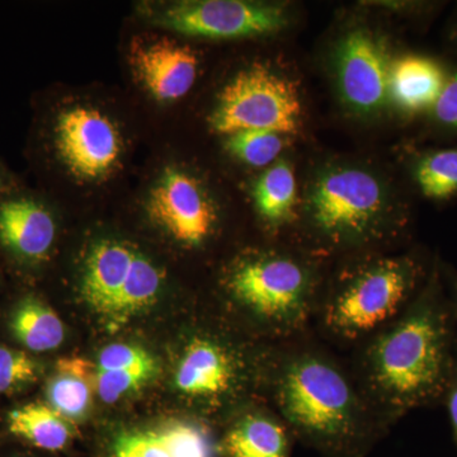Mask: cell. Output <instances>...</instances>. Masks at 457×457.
Segmentation results:
<instances>
[{
  "label": "cell",
  "mask_w": 457,
  "mask_h": 457,
  "mask_svg": "<svg viewBox=\"0 0 457 457\" xmlns=\"http://www.w3.org/2000/svg\"><path fill=\"white\" fill-rule=\"evenodd\" d=\"M266 400L294 438L327 457H362L389 427L350 361L317 337L278 345Z\"/></svg>",
  "instance_id": "cell-1"
},
{
  "label": "cell",
  "mask_w": 457,
  "mask_h": 457,
  "mask_svg": "<svg viewBox=\"0 0 457 457\" xmlns=\"http://www.w3.org/2000/svg\"><path fill=\"white\" fill-rule=\"evenodd\" d=\"M345 357L389 428L416 409L441 405L457 354L437 262L404 314Z\"/></svg>",
  "instance_id": "cell-2"
},
{
  "label": "cell",
  "mask_w": 457,
  "mask_h": 457,
  "mask_svg": "<svg viewBox=\"0 0 457 457\" xmlns=\"http://www.w3.org/2000/svg\"><path fill=\"white\" fill-rule=\"evenodd\" d=\"M431 270L414 254L356 255L324 282L312 335L347 356L404 314Z\"/></svg>",
  "instance_id": "cell-3"
},
{
  "label": "cell",
  "mask_w": 457,
  "mask_h": 457,
  "mask_svg": "<svg viewBox=\"0 0 457 457\" xmlns=\"http://www.w3.org/2000/svg\"><path fill=\"white\" fill-rule=\"evenodd\" d=\"M324 282L309 258L270 249L240 258L224 288L267 342L282 345L312 333Z\"/></svg>",
  "instance_id": "cell-4"
},
{
  "label": "cell",
  "mask_w": 457,
  "mask_h": 457,
  "mask_svg": "<svg viewBox=\"0 0 457 457\" xmlns=\"http://www.w3.org/2000/svg\"><path fill=\"white\" fill-rule=\"evenodd\" d=\"M306 210L312 245L328 253H372V246L392 242L404 225L380 180L360 168L323 171Z\"/></svg>",
  "instance_id": "cell-5"
},
{
  "label": "cell",
  "mask_w": 457,
  "mask_h": 457,
  "mask_svg": "<svg viewBox=\"0 0 457 457\" xmlns=\"http://www.w3.org/2000/svg\"><path fill=\"white\" fill-rule=\"evenodd\" d=\"M302 104L296 87L263 64L243 69L225 86L210 126L219 134L266 130L295 134L299 129Z\"/></svg>",
  "instance_id": "cell-6"
},
{
  "label": "cell",
  "mask_w": 457,
  "mask_h": 457,
  "mask_svg": "<svg viewBox=\"0 0 457 457\" xmlns=\"http://www.w3.org/2000/svg\"><path fill=\"white\" fill-rule=\"evenodd\" d=\"M278 345L269 356L248 360L242 350L224 339L210 335L194 336L177 366V389L210 407H221L245 389L248 384L246 378L269 386Z\"/></svg>",
  "instance_id": "cell-7"
},
{
  "label": "cell",
  "mask_w": 457,
  "mask_h": 457,
  "mask_svg": "<svg viewBox=\"0 0 457 457\" xmlns=\"http://www.w3.org/2000/svg\"><path fill=\"white\" fill-rule=\"evenodd\" d=\"M155 23L203 38H243L272 35L287 25L284 7L240 0L182 2L155 14Z\"/></svg>",
  "instance_id": "cell-8"
},
{
  "label": "cell",
  "mask_w": 457,
  "mask_h": 457,
  "mask_svg": "<svg viewBox=\"0 0 457 457\" xmlns=\"http://www.w3.org/2000/svg\"><path fill=\"white\" fill-rule=\"evenodd\" d=\"M390 62L383 42L366 29H352L336 51L339 95L353 112L375 114L389 99Z\"/></svg>",
  "instance_id": "cell-9"
},
{
  "label": "cell",
  "mask_w": 457,
  "mask_h": 457,
  "mask_svg": "<svg viewBox=\"0 0 457 457\" xmlns=\"http://www.w3.org/2000/svg\"><path fill=\"white\" fill-rule=\"evenodd\" d=\"M150 219L180 245L201 246L215 233L218 212L194 177L170 168L147 200Z\"/></svg>",
  "instance_id": "cell-10"
},
{
  "label": "cell",
  "mask_w": 457,
  "mask_h": 457,
  "mask_svg": "<svg viewBox=\"0 0 457 457\" xmlns=\"http://www.w3.org/2000/svg\"><path fill=\"white\" fill-rule=\"evenodd\" d=\"M57 153L78 179L106 176L119 161L121 139L112 121L95 108L75 107L57 117Z\"/></svg>",
  "instance_id": "cell-11"
},
{
  "label": "cell",
  "mask_w": 457,
  "mask_h": 457,
  "mask_svg": "<svg viewBox=\"0 0 457 457\" xmlns=\"http://www.w3.org/2000/svg\"><path fill=\"white\" fill-rule=\"evenodd\" d=\"M130 62L143 86L162 102L185 97L197 78L196 53L167 37L135 38Z\"/></svg>",
  "instance_id": "cell-12"
},
{
  "label": "cell",
  "mask_w": 457,
  "mask_h": 457,
  "mask_svg": "<svg viewBox=\"0 0 457 457\" xmlns=\"http://www.w3.org/2000/svg\"><path fill=\"white\" fill-rule=\"evenodd\" d=\"M56 224L44 204L31 197H14L0 204V243L18 260L37 263L49 255Z\"/></svg>",
  "instance_id": "cell-13"
},
{
  "label": "cell",
  "mask_w": 457,
  "mask_h": 457,
  "mask_svg": "<svg viewBox=\"0 0 457 457\" xmlns=\"http://www.w3.org/2000/svg\"><path fill=\"white\" fill-rule=\"evenodd\" d=\"M293 438L275 409L261 405L230 420L220 450L227 457H290Z\"/></svg>",
  "instance_id": "cell-14"
},
{
  "label": "cell",
  "mask_w": 457,
  "mask_h": 457,
  "mask_svg": "<svg viewBox=\"0 0 457 457\" xmlns=\"http://www.w3.org/2000/svg\"><path fill=\"white\" fill-rule=\"evenodd\" d=\"M449 71L437 60L408 54L390 65L389 101L405 116L431 112Z\"/></svg>",
  "instance_id": "cell-15"
},
{
  "label": "cell",
  "mask_w": 457,
  "mask_h": 457,
  "mask_svg": "<svg viewBox=\"0 0 457 457\" xmlns=\"http://www.w3.org/2000/svg\"><path fill=\"white\" fill-rule=\"evenodd\" d=\"M137 251L114 240L93 245L84 264L82 296L92 311L110 319Z\"/></svg>",
  "instance_id": "cell-16"
},
{
  "label": "cell",
  "mask_w": 457,
  "mask_h": 457,
  "mask_svg": "<svg viewBox=\"0 0 457 457\" xmlns=\"http://www.w3.org/2000/svg\"><path fill=\"white\" fill-rule=\"evenodd\" d=\"M96 376V363L82 357H66L57 361L46 389L50 407L71 422L82 420L92 405Z\"/></svg>",
  "instance_id": "cell-17"
},
{
  "label": "cell",
  "mask_w": 457,
  "mask_h": 457,
  "mask_svg": "<svg viewBox=\"0 0 457 457\" xmlns=\"http://www.w3.org/2000/svg\"><path fill=\"white\" fill-rule=\"evenodd\" d=\"M254 204L264 224L273 230L297 219V183L293 167L281 161L264 170L254 186Z\"/></svg>",
  "instance_id": "cell-18"
},
{
  "label": "cell",
  "mask_w": 457,
  "mask_h": 457,
  "mask_svg": "<svg viewBox=\"0 0 457 457\" xmlns=\"http://www.w3.org/2000/svg\"><path fill=\"white\" fill-rule=\"evenodd\" d=\"M8 429L21 440L45 451L65 449L75 436L73 422L42 403L13 409L8 416Z\"/></svg>",
  "instance_id": "cell-19"
},
{
  "label": "cell",
  "mask_w": 457,
  "mask_h": 457,
  "mask_svg": "<svg viewBox=\"0 0 457 457\" xmlns=\"http://www.w3.org/2000/svg\"><path fill=\"white\" fill-rule=\"evenodd\" d=\"M11 329L17 341L32 352L55 350L65 338L64 323L59 315L32 296L23 299L14 309Z\"/></svg>",
  "instance_id": "cell-20"
},
{
  "label": "cell",
  "mask_w": 457,
  "mask_h": 457,
  "mask_svg": "<svg viewBox=\"0 0 457 457\" xmlns=\"http://www.w3.org/2000/svg\"><path fill=\"white\" fill-rule=\"evenodd\" d=\"M162 285L163 273L161 270L137 252L128 278L114 303L111 320L123 323L149 309L158 300Z\"/></svg>",
  "instance_id": "cell-21"
},
{
  "label": "cell",
  "mask_w": 457,
  "mask_h": 457,
  "mask_svg": "<svg viewBox=\"0 0 457 457\" xmlns=\"http://www.w3.org/2000/svg\"><path fill=\"white\" fill-rule=\"evenodd\" d=\"M413 177L420 194L432 201L457 195V147L432 150L417 159Z\"/></svg>",
  "instance_id": "cell-22"
},
{
  "label": "cell",
  "mask_w": 457,
  "mask_h": 457,
  "mask_svg": "<svg viewBox=\"0 0 457 457\" xmlns=\"http://www.w3.org/2000/svg\"><path fill=\"white\" fill-rule=\"evenodd\" d=\"M286 135L266 130H243L228 135V152L251 167L270 165L286 146Z\"/></svg>",
  "instance_id": "cell-23"
},
{
  "label": "cell",
  "mask_w": 457,
  "mask_h": 457,
  "mask_svg": "<svg viewBox=\"0 0 457 457\" xmlns=\"http://www.w3.org/2000/svg\"><path fill=\"white\" fill-rule=\"evenodd\" d=\"M154 431L171 457H213L209 432L197 423L174 420Z\"/></svg>",
  "instance_id": "cell-24"
},
{
  "label": "cell",
  "mask_w": 457,
  "mask_h": 457,
  "mask_svg": "<svg viewBox=\"0 0 457 457\" xmlns=\"http://www.w3.org/2000/svg\"><path fill=\"white\" fill-rule=\"evenodd\" d=\"M155 369L114 370L97 372L96 393L107 404H113L129 394L137 392L144 385L155 378Z\"/></svg>",
  "instance_id": "cell-25"
},
{
  "label": "cell",
  "mask_w": 457,
  "mask_h": 457,
  "mask_svg": "<svg viewBox=\"0 0 457 457\" xmlns=\"http://www.w3.org/2000/svg\"><path fill=\"white\" fill-rule=\"evenodd\" d=\"M40 366L31 356L0 345V394H9L35 383Z\"/></svg>",
  "instance_id": "cell-26"
},
{
  "label": "cell",
  "mask_w": 457,
  "mask_h": 457,
  "mask_svg": "<svg viewBox=\"0 0 457 457\" xmlns=\"http://www.w3.org/2000/svg\"><path fill=\"white\" fill-rule=\"evenodd\" d=\"M96 369H97V372L129 369L158 370V362L149 352L144 350L140 345L114 343L101 351Z\"/></svg>",
  "instance_id": "cell-27"
},
{
  "label": "cell",
  "mask_w": 457,
  "mask_h": 457,
  "mask_svg": "<svg viewBox=\"0 0 457 457\" xmlns=\"http://www.w3.org/2000/svg\"><path fill=\"white\" fill-rule=\"evenodd\" d=\"M111 457H171L155 431L121 432L111 445Z\"/></svg>",
  "instance_id": "cell-28"
},
{
  "label": "cell",
  "mask_w": 457,
  "mask_h": 457,
  "mask_svg": "<svg viewBox=\"0 0 457 457\" xmlns=\"http://www.w3.org/2000/svg\"><path fill=\"white\" fill-rule=\"evenodd\" d=\"M429 114L441 130L457 134V71L449 73L441 96Z\"/></svg>",
  "instance_id": "cell-29"
},
{
  "label": "cell",
  "mask_w": 457,
  "mask_h": 457,
  "mask_svg": "<svg viewBox=\"0 0 457 457\" xmlns=\"http://www.w3.org/2000/svg\"><path fill=\"white\" fill-rule=\"evenodd\" d=\"M441 405L446 408L453 444L457 449V362L453 370V374H451L449 383H447L444 396H442Z\"/></svg>",
  "instance_id": "cell-30"
},
{
  "label": "cell",
  "mask_w": 457,
  "mask_h": 457,
  "mask_svg": "<svg viewBox=\"0 0 457 457\" xmlns=\"http://www.w3.org/2000/svg\"><path fill=\"white\" fill-rule=\"evenodd\" d=\"M442 281L449 299L451 319H453V339H455V350L457 354V272L449 267H440Z\"/></svg>",
  "instance_id": "cell-31"
},
{
  "label": "cell",
  "mask_w": 457,
  "mask_h": 457,
  "mask_svg": "<svg viewBox=\"0 0 457 457\" xmlns=\"http://www.w3.org/2000/svg\"><path fill=\"white\" fill-rule=\"evenodd\" d=\"M0 188H2V182H0Z\"/></svg>",
  "instance_id": "cell-32"
}]
</instances>
